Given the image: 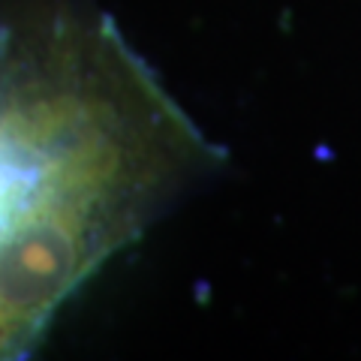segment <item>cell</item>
<instances>
[{"label": "cell", "mask_w": 361, "mask_h": 361, "mask_svg": "<svg viewBox=\"0 0 361 361\" xmlns=\"http://www.w3.org/2000/svg\"><path fill=\"white\" fill-rule=\"evenodd\" d=\"M217 160L109 16L18 0L0 18V358Z\"/></svg>", "instance_id": "1"}]
</instances>
